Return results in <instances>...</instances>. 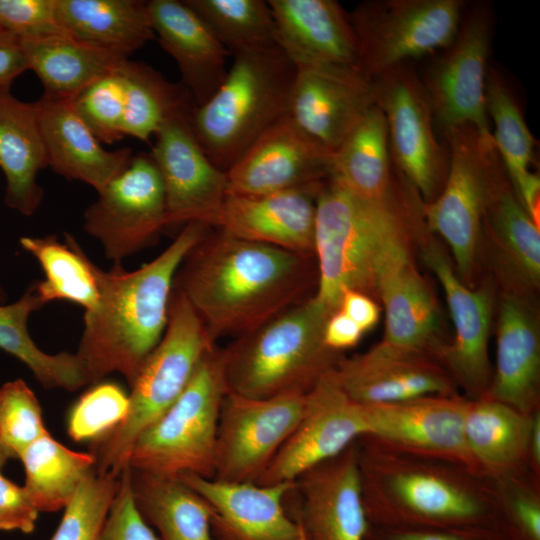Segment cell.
<instances>
[{"label":"cell","instance_id":"obj_1","mask_svg":"<svg viewBox=\"0 0 540 540\" xmlns=\"http://www.w3.org/2000/svg\"><path fill=\"white\" fill-rule=\"evenodd\" d=\"M211 228L186 254L173 288L213 343L246 334L310 297L312 257Z\"/></svg>","mask_w":540,"mask_h":540},{"label":"cell","instance_id":"obj_2","mask_svg":"<svg viewBox=\"0 0 540 540\" xmlns=\"http://www.w3.org/2000/svg\"><path fill=\"white\" fill-rule=\"evenodd\" d=\"M417 194L400 171L391 190L375 200L330 177L324 182L316 200L313 296L330 312L346 290L377 296L382 282L411 260L410 241L426 228Z\"/></svg>","mask_w":540,"mask_h":540},{"label":"cell","instance_id":"obj_3","mask_svg":"<svg viewBox=\"0 0 540 540\" xmlns=\"http://www.w3.org/2000/svg\"><path fill=\"white\" fill-rule=\"evenodd\" d=\"M211 226L190 222L156 258L134 271L94 264L97 307L84 314L76 352L88 384L119 373L131 386L168 322L175 275L189 250Z\"/></svg>","mask_w":540,"mask_h":540},{"label":"cell","instance_id":"obj_4","mask_svg":"<svg viewBox=\"0 0 540 540\" xmlns=\"http://www.w3.org/2000/svg\"><path fill=\"white\" fill-rule=\"evenodd\" d=\"M331 313L311 295L235 338L223 348L228 392L249 398L307 393L341 358L324 343Z\"/></svg>","mask_w":540,"mask_h":540},{"label":"cell","instance_id":"obj_5","mask_svg":"<svg viewBox=\"0 0 540 540\" xmlns=\"http://www.w3.org/2000/svg\"><path fill=\"white\" fill-rule=\"evenodd\" d=\"M296 66L279 46L233 56L227 75L191 122L206 155L226 172L288 113Z\"/></svg>","mask_w":540,"mask_h":540},{"label":"cell","instance_id":"obj_6","mask_svg":"<svg viewBox=\"0 0 540 540\" xmlns=\"http://www.w3.org/2000/svg\"><path fill=\"white\" fill-rule=\"evenodd\" d=\"M215 345L186 297L173 288L166 329L130 386L125 419L91 443L97 473L121 474L136 439L177 400Z\"/></svg>","mask_w":540,"mask_h":540},{"label":"cell","instance_id":"obj_7","mask_svg":"<svg viewBox=\"0 0 540 540\" xmlns=\"http://www.w3.org/2000/svg\"><path fill=\"white\" fill-rule=\"evenodd\" d=\"M228 388L223 348L202 358L177 400L136 439L128 465L164 477L214 478L219 415Z\"/></svg>","mask_w":540,"mask_h":540},{"label":"cell","instance_id":"obj_8","mask_svg":"<svg viewBox=\"0 0 540 540\" xmlns=\"http://www.w3.org/2000/svg\"><path fill=\"white\" fill-rule=\"evenodd\" d=\"M443 133L448 172L439 194L423 202V218L426 228L449 245L459 279L469 283L486 206L504 163L492 135L483 136L471 124L452 126Z\"/></svg>","mask_w":540,"mask_h":540},{"label":"cell","instance_id":"obj_9","mask_svg":"<svg viewBox=\"0 0 540 540\" xmlns=\"http://www.w3.org/2000/svg\"><path fill=\"white\" fill-rule=\"evenodd\" d=\"M461 0H369L349 19L357 42V68L373 81L384 72L438 49L455 38Z\"/></svg>","mask_w":540,"mask_h":540},{"label":"cell","instance_id":"obj_10","mask_svg":"<svg viewBox=\"0 0 540 540\" xmlns=\"http://www.w3.org/2000/svg\"><path fill=\"white\" fill-rule=\"evenodd\" d=\"M372 82L375 104L386 121L393 164L425 202H430L444 185L449 155L435 135L432 108L422 80L401 64Z\"/></svg>","mask_w":540,"mask_h":540},{"label":"cell","instance_id":"obj_11","mask_svg":"<svg viewBox=\"0 0 540 540\" xmlns=\"http://www.w3.org/2000/svg\"><path fill=\"white\" fill-rule=\"evenodd\" d=\"M389 496L364 499L371 526L387 529H495L496 509L448 475L400 467L386 477Z\"/></svg>","mask_w":540,"mask_h":540},{"label":"cell","instance_id":"obj_12","mask_svg":"<svg viewBox=\"0 0 540 540\" xmlns=\"http://www.w3.org/2000/svg\"><path fill=\"white\" fill-rule=\"evenodd\" d=\"M97 193L84 211L83 228L100 242L113 265L153 244L166 229L164 187L150 153L133 155Z\"/></svg>","mask_w":540,"mask_h":540},{"label":"cell","instance_id":"obj_13","mask_svg":"<svg viewBox=\"0 0 540 540\" xmlns=\"http://www.w3.org/2000/svg\"><path fill=\"white\" fill-rule=\"evenodd\" d=\"M305 396L249 398L228 392L219 415L214 479L256 483L297 427Z\"/></svg>","mask_w":540,"mask_h":540},{"label":"cell","instance_id":"obj_14","mask_svg":"<svg viewBox=\"0 0 540 540\" xmlns=\"http://www.w3.org/2000/svg\"><path fill=\"white\" fill-rule=\"evenodd\" d=\"M491 33L490 12L478 5L462 18L455 38L427 71L422 83L442 130L471 124L483 136L492 135L485 103Z\"/></svg>","mask_w":540,"mask_h":540},{"label":"cell","instance_id":"obj_15","mask_svg":"<svg viewBox=\"0 0 540 540\" xmlns=\"http://www.w3.org/2000/svg\"><path fill=\"white\" fill-rule=\"evenodd\" d=\"M368 435L364 405L338 383L334 368L306 393L302 417L256 484L294 481L313 466L331 459Z\"/></svg>","mask_w":540,"mask_h":540},{"label":"cell","instance_id":"obj_16","mask_svg":"<svg viewBox=\"0 0 540 540\" xmlns=\"http://www.w3.org/2000/svg\"><path fill=\"white\" fill-rule=\"evenodd\" d=\"M192 113L168 119L154 135L150 155L164 187L166 228L195 221L211 226L227 196L226 173L199 143Z\"/></svg>","mask_w":540,"mask_h":540},{"label":"cell","instance_id":"obj_17","mask_svg":"<svg viewBox=\"0 0 540 540\" xmlns=\"http://www.w3.org/2000/svg\"><path fill=\"white\" fill-rule=\"evenodd\" d=\"M332 156L286 114L225 172L227 195L261 196L323 183Z\"/></svg>","mask_w":540,"mask_h":540},{"label":"cell","instance_id":"obj_18","mask_svg":"<svg viewBox=\"0 0 540 540\" xmlns=\"http://www.w3.org/2000/svg\"><path fill=\"white\" fill-rule=\"evenodd\" d=\"M300 504L294 519L305 540H365L370 528L360 455L350 445L294 480Z\"/></svg>","mask_w":540,"mask_h":540},{"label":"cell","instance_id":"obj_19","mask_svg":"<svg viewBox=\"0 0 540 540\" xmlns=\"http://www.w3.org/2000/svg\"><path fill=\"white\" fill-rule=\"evenodd\" d=\"M288 116L332 153L375 104L373 82L345 65L296 67Z\"/></svg>","mask_w":540,"mask_h":540},{"label":"cell","instance_id":"obj_20","mask_svg":"<svg viewBox=\"0 0 540 540\" xmlns=\"http://www.w3.org/2000/svg\"><path fill=\"white\" fill-rule=\"evenodd\" d=\"M178 478L209 506L215 540H300L299 524L285 507L294 481L259 485L225 482L192 473L180 474Z\"/></svg>","mask_w":540,"mask_h":540},{"label":"cell","instance_id":"obj_21","mask_svg":"<svg viewBox=\"0 0 540 540\" xmlns=\"http://www.w3.org/2000/svg\"><path fill=\"white\" fill-rule=\"evenodd\" d=\"M466 406L452 394L364 405L368 435L407 451L475 466L464 435Z\"/></svg>","mask_w":540,"mask_h":540},{"label":"cell","instance_id":"obj_22","mask_svg":"<svg viewBox=\"0 0 540 540\" xmlns=\"http://www.w3.org/2000/svg\"><path fill=\"white\" fill-rule=\"evenodd\" d=\"M323 184L261 196L227 195L211 227L313 257L316 200Z\"/></svg>","mask_w":540,"mask_h":540},{"label":"cell","instance_id":"obj_23","mask_svg":"<svg viewBox=\"0 0 540 540\" xmlns=\"http://www.w3.org/2000/svg\"><path fill=\"white\" fill-rule=\"evenodd\" d=\"M423 260L434 272L446 297L455 337L443 350L444 359L457 380L473 393L488 390L490 363L488 340L492 315L489 287L471 290L433 242L425 243Z\"/></svg>","mask_w":540,"mask_h":540},{"label":"cell","instance_id":"obj_24","mask_svg":"<svg viewBox=\"0 0 540 540\" xmlns=\"http://www.w3.org/2000/svg\"><path fill=\"white\" fill-rule=\"evenodd\" d=\"M334 374L345 393L362 405L452 394L448 376L424 353L400 351L380 342L365 353L341 357Z\"/></svg>","mask_w":540,"mask_h":540},{"label":"cell","instance_id":"obj_25","mask_svg":"<svg viewBox=\"0 0 540 540\" xmlns=\"http://www.w3.org/2000/svg\"><path fill=\"white\" fill-rule=\"evenodd\" d=\"M35 106L48 167L55 173L86 183L98 192L130 163L132 149L106 150L71 99L43 94Z\"/></svg>","mask_w":540,"mask_h":540},{"label":"cell","instance_id":"obj_26","mask_svg":"<svg viewBox=\"0 0 540 540\" xmlns=\"http://www.w3.org/2000/svg\"><path fill=\"white\" fill-rule=\"evenodd\" d=\"M278 46L296 67L357 68L349 13L335 0H269Z\"/></svg>","mask_w":540,"mask_h":540},{"label":"cell","instance_id":"obj_27","mask_svg":"<svg viewBox=\"0 0 540 540\" xmlns=\"http://www.w3.org/2000/svg\"><path fill=\"white\" fill-rule=\"evenodd\" d=\"M150 23L161 47L175 60L182 85L196 107L224 81L229 52L184 0L147 1Z\"/></svg>","mask_w":540,"mask_h":540},{"label":"cell","instance_id":"obj_28","mask_svg":"<svg viewBox=\"0 0 540 540\" xmlns=\"http://www.w3.org/2000/svg\"><path fill=\"white\" fill-rule=\"evenodd\" d=\"M540 336L536 318L515 294L500 304L495 373L487 396L531 415L538 401Z\"/></svg>","mask_w":540,"mask_h":540},{"label":"cell","instance_id":"obj_29","mask_svg":"<svg viewBox=\"0 0 540 540\" xmlns=\"http://www.w3.org/2000/svg\"><path fill=\"white\" fill-rule=\"evenodd\" d=\"M48 167L35 102L0 90V168L6 179L4 203L25 216L39 208L44 190L38 173Z\"/></svg>","mask_w":540,"mask_h":540},{"label":"cell","instance_id":"obj_30","mask_svg":"<svg viewBox=\"0 0 540 540\" xmlns=\"http://www.w3.org/2000/svg\"><path fill=\"white\" fill-rule=\"evenodd\" d=\"M56 17L67 35L124 57L155 36L140 0H55Z\"/></svg>","mask_w":540,"mask_h":540},{"label":"cell","instance_id":"obj_31","mask_svg":"<svg viewBox=\"0 0 540 540\" xmlns=\"http://www.w3.org/2000/svg\"><path fill=\"white\" fill-rule=\"evenodd\" d=\"M398 174L384 115L374 105L333 152L330 178L359 197L375 200L391 190Z\"/></svg>","mask_w":540,"mask_h":540},{"label":"cell","instance_id":"obj_32","mask_svg":"<svg viewBox=\"0 0 540 540\" xmlns=\"http://www.w3.org/2000/svg\"><path fill=\"white\" fill-rule=\"evenodd\" d=\"M28 69L40 79L44 93L73 99L96 79L128 59L69 35L21 40Z\"/></svg>","mask_w":540,"mask_h":540},{"label":"cell","instance_id":"obj_33","mask_svg":"<svg viewBox=\"0 0 540 540\" xmlns=\"http://www.w3.org/2000/svg\"><path fill=\"white\" fill-rule=\"evenodd\" d=\"M131 486L140 514L163 540H215L209 506L178 477L131 469Z\"/></svg>","mask_w":540,"mask_h":540},{"label":"cell","instance_id":"obj_34","mask_svg":"<svg viewBox=\"0 0 540 540\" xmlns=\"http://www.w3.org/2000/svg\"><path fill=\"white\" fill-rule=\"evenodd\" d=\"M384 304L385 330L381 344L423 353L438 330L433 296L412 260L390 274L377 295Z\"/></svg>","mask_w":540,"mask_h":540},{"label":"cell","instance_id":"obj_35","mask_svg":"<svg viewBox=\"0 0 540 540\" xmlns=\"http://www.w3.org/2000/svg\"><path fill=\"white\" fill-rule=\"evenodd\" d=\"M483 225L502 262L525 287L540 280V232L518 199L505 166L498 172L486 206Z\"/></svg>","mask_w":540,"mask_h":540},{"label":"cell","instance_id":"obj_36","mask_svg":"<svg viewBox=\"0 0 540 540\" xmlns=\"http://www.w3.org/2000/svg\"><path fill=\"white\" fill-rule=\"evenodd\" d=\"M35 282L13 303L0 305V349L25 364L45 388L75 391L88 385L76 353L48 354L33 341L28 331L30 315L42 308Z\"/></svg>","mask_w":540,"mask_h":540},{"label":"cell","instance_id":"obj_37","mask_svg":"<svg viewBox=\"0 0 540 540\" xmlns=\"http://www.w3.org/2000/svg\"><path fill=\"white\" fill-rule=\"evenodd\" d=\"M532 416L492 399L467 401L464 435L474 463L510 468L528 453Z\"/></svg>","mask_w":540,"mask_h":540},{"label":"cell","instance_id":"obj_38","mask_svg":"<svg viewBox=\"0 0 540 540\" xmlns=\"http://www.w3.org/2000/svg\"><path fill=\"white\" fill-rule=\"evenodd\" d=\"M21 247L40 264L45 278L35 281L36 291L45 305L65 300L93 311L99 301V288L94 263L88 258L77 240L64 233V243L55 235L24 236Z\"/></svg>","mask_w":540,"mask_h":540},{"label":"cell","instance_id":"obj_39","mask_svg":"<svg viewBox=\"0 0 540 540\" xmlns=\"http://www.w3.org/2000/svg\"><path fill=\"white\" fill-rule=\"evenodd\" d=\"M18 458L25 470L24 487L39 512L65 508L96 464L90 452L73 451L50 433L30 444Z\"/></svg>","mask_w":540,"mask_h":540},{"label":"cell","instance_id":"obj_40","mask_svg":"<svg viewBox=\"0 0 540 540\" xmlns=\"http://www.w3.org/2000/svg\"><path fill=\"white\" fill-rule=\"evenodd\" d=\"M126 80V104L123 134L143 142L151 137L168 119L192 113L196 107L182 84H174L145 63L123 62Z\"/></svg>","mask_w":540,"mask_h":540},{"label":"cell","instance_id":"obj_41","mask_svg":"<svg viewBox=\"0 0 540 540\" xmlns=\"http://www.w3.org/2000/svg\"><path fill=\"white\" fill-rule=\"evenodd\" d=\"M236 56L278 46L273 15L263 0H184Z\"/></svg>","mask_w":540,"mask_h":540},{"label":"cell","instance_id":"obj_42","mask_svg":"<svg viewBox=\"0 0 540 540\" xmlns=\"http://www.w3.org/2000/svg\"><path fill=\"white\" fill-rule=\"evenodd\" d=\"M485 103L495 127L492 137L516 191L531 173L535 139L510 88L495 70L487 72Z\"/></svg>","mask_w":540,"mask_h":540},{"label":"cell","instance_id":"obj_43","mask_svg":"<svg viewBox=\"0 0 540 540\" xmlns=\"http://www.w3.org/2000/svg\"><path fill=\"white\" fill-rule=\"evenodd\" d=\"M119 476L99 474L94 469L65 506L51 540H97L117 492Z\"/></svg>","mask_w":540,"mask_h":540},{"label":"cell","instance_id":"obj_44","mask_svg":"<svg viewBox=\"0 0 540 540\" xmlns=\"http://www.w3.org/2000/svg\"><path fill=\"white\" fill-rule=\"evenodd\" d=\"M125 60L72 99L74 109L101 143L112 144L125 137L122 130L126 104Z\"/></svg>","mask_w":540,"mask_h":540},{"label":"cell","instance_id":"obj_45","mask_svg":"<svg viewBox=\"0 0 540 540\" xmlns=\"http://www.w3.org/2000/svg\"><path fill=\"white\" fill-rule=\"evenodd\" d=\"M129 395L116 383H96L69 410L67 433L75 442L96 441L121 424Z\"/></svg>","mask_w":540,"mask_h":540},{"label":"cell","instance_id":"obj_46","mask_svg":"<svg viewBox=\"0 0 540 540\" xmlns=\"http://www.w3.org/2000/svg\"><path fill=\"white\" fill-rule=\"evenodd\" d=\"M40 403L23 379L0 387V440L18 458L30 444L48 434Z\"/></svg>","mask_w":540,"mask_h":540},{"label":"cell","instance_id":"obj_47","mask_svg":"<svg viewBox=\"0 0 540 540\" xmlns=\"http://www.w3.org/2000/svg\"><path fill=\"white\" fill-rule=\"evenodd\" d=\"M0 29L21 40L67 35L58 23L55 0H0Z\"/></svg>","mask_w":540,"mask_h":540},{"label":"cell","instance_id":"obj_48","mask_svg":"<svg viewBox=\"0 0 540 540\" xmlns=\"http://www.w3.org/2000/svg\"><path fill=\"white\" fill-rule=\"evenodd\" d=\"M97 540H159L140 514L131 486V468L126 466Z\"/></svg>","mask_w":540,"mask_h":540},{"label":"cell","instance_id":"obj_49","mask_svg":"<svg viewBox=\"0 0 540 540\" xmlns=\"http://www.w3.org/2000/svg\"><path fill=\"white\" fill-rule=\"evenodd\" d=\"M38 514L26 488L11 482L0 472V530L31 533Z\"/></svg>","mask_w":540,"mask_h":540},{"label":"cell","instance_id":"obj_50","mask_svg":"<svg viewBox=\"0 0 540 540\" xmlns=\"http://www.w3.org/2000/svg\"><path fill=\"white\" fill-rule=\"evenodd\" d=\"M365 540H502L495 529H387L370 525Z\"/></svg>","mask_w":540,"mask_h":540},{"label":"cell","instance_id":"obj_51","mask_svg":"<svg viewBox=\"0 0 540 540\" xmlns=\"http://www.w3.org/2000/svg\"><path fill=\"white\" fill-rule=\"evenodd\" d=\"M26 70L21 39L0 29V90H10L13 81Z\"/></svg>","mask_w":540,"mask_h":540},{"label":"cell","instance_id":"obj_52","mask_svg":"<svg viewBox=\"0 0 540 540\" xmlns=\"http://www.w3.org/2000/svg\"><path fill=\"white\" fill-rule=\"evenodd\" d=\"M364 332L340 310L331 313L324 327V343L336 352L358 344Z\"/></svg>","mask_w":540,"mask_h":540},{"label":"cell","instance_id":"obj_53","mask_svg":"<svg viewBox=\"0 0 540 540\" xmlns=\"http://www.w3.org/2000/svg\"><path fill=\"white\" fill-rule=\"evenodd\" d=\"M338 310L356 323L364 333L372 329L380 317V310L374 299L354 290L343 292Z\"/></svg>","mask_w":540,"mask_h":540},{"label":"cell","instance_id":"obj_54","mask_svg":"<svg viewBox=\"0 0 540 540\" xmlns=\"http://www.w3.org/2000/svg\"><path fill=\"white\" fill-rule=\"evenodd\" d=\"M528 453L535 465H540V416L534 413L529 437Z\"/></svg>","mask_w":540,"mask_h":540},{"label":"cell","instance_id":"obj_55","mask_svg":"<svg viewBox=\"0 0 540 540\" xmlns=\"http://www.w3.org/2000/svg\"><path fill=\"white\" fill-rule=\"evenodd\" d=\"M17 458L15 454L9 450L0 440V469L8 462L10 459Z\"/></svg>","mask_w":540,"mask_h":540},{"label":"cell","instance_id":"obj_56","mask_svg":"<svg viewBox=\"0 0 540 540\" xmlns=\"http://www.w3.org/2000/svg\"><path fill=\"white\" fill-rule=\"evenodd\" d=\"M8 299L6 291L3 289V287L0 285V305L5 304Z\"/></svg>","mask_w":540,"mask_h":540},{"label":"cell","instance_id":"obj_57","mask_svg":"<svg viewBox=\"0 0 540 540\" xmlns=\"http://www.w3.org/2000/svg\"><path fill=\"white\" fill-rule=\"evenodd\" d=\"M300 530H301V529H300ZM300 540H305L304 537H303L302 532H301Z\"/></svg>","mask_w":540,"mask_h":540}]
</instances>
